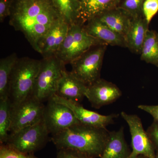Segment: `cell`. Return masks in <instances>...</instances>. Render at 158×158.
Listing matches in <instances>:
<instances>
[{
  "label": "cell",
  "instance_id": "10",
  "mask_svg": "<svg viewBox=\"0 0 158 158\" xmlns=\"http://www.w3.org/2000/svg\"><path fill=\"white\" fill-rule=\"evenodd\" d=\"M121 115L128 125L131 137L132 151L128 158H135L139 155L154 158L156 150L144 131L141 118L138 115L124 112H121Z\"/></svg>",
  "mask_w": 158,
  "mask_h": 158
},
{
  "label": "cell",
  "instance_id": "20",
  "mask_svg": "<svg viewBox=\"0 0 158 158\" xmlns=\"http://www.w3.org/2000/svg\"><path fill=\"white\" fill-rule=\"evenodd\" d=\"M59 16L69 26L81 23L79 0H52Z\"/></svg>",
  "mask_w": 158,
  "mask_h": 158
},
{
  "label": "cell",
  "instance_id": "23",
  "mask_svg": "<svg viewBox=\"0 0 158 158\" xmlns=\"http://www.w3.org/2000/svg\"><path fill=\"white\" fill-rule=\"evenodd\" d=\"M11 102L9 98L0 100V142L5 144L8 141L11 125Z\"/></svg>",
  "mask_w": 158,
  "mask_h": 158
},
{
  "label": "cell",
  "instance_id": "19",
  "mask_svg": "<svg viewBox=\"0 0 158 158\" xmlns=\"http://www.w3.org/2000/svg\"><path fill=\"white\" fill-rule=\"evenodd\" d=\"M123 127L110 132L104 149L100 158H128L131 152L125 140Z\"/></svg>",
  "mask_w": 158,
  "mask_h": 158
},
{
  "label": "cell",
  "instance_id": "31",
  "mask_svg": "<svg viewBox=\"0 0 158 158\" xmlns=\"http://www.w3.org/2000/svg\"><path fill=\"white\" fill-rule=\"evenodd\" d=\"M135 158H148L147 157L145 156H144L139 155V156H137V157H136Z\"/></svg>",
  "mask_w": 158,
  "mask_h": 158
},
{
  "label": "cell",
  "instance_id": "3",
  "mask_svg": "<svg viewBox=\"0 0 158 158\" xmlns=\"http://www.w3.org/2000/svg\"><path fill=\"white\" fill-rule=\"evenodd\" d=\"M41 60L23 57L18 59L12 71L9 98L11 107L32 95Z\"/></svg>",
  "mask_w": 158,
  "mask_h": 158
},
{
  "label": "cell",
  "instance_id": "2",
  "mask_svg": "<svg viewBox=\"0 0 158 158\" xmlns=\"http://www.w3.org/2000/svg\"><path fill=\"white\" fill-rule=\"evenodd\" d=\"M109 133L106 128L79 123L52 135L51 140L58 150H70L91 158H100Z\"/></svg>",
  "mask_w": 158,
  "mask_h": 158
},
{
  "label": "cell",
  "instance_id": "8",
  "mask_svg": "<svg viewBox=\"0 0 158 158\" xmlns=\"http://www.w3.org/2000/svg\"><path fill=\"white\" fill-rule=\"evenodd\" d=\"M44 108L43 102L32 96L11 107L10 134L42 121Z\"/></svg>",
  "mask_w": 158,
  "mask_h": 158
},
{
  "label": "cell",
  "instance_id": "9",
  "mask_svg": "<svg viewBox=\"0 0 158 158\" xmlns=\"http://www.w3.org/2000/svg\"><path fill=\"white\" fill-rule=\"evenodd\" d=\"M43 120L52 135L81 123L69 108L55 101L52 98L45 106Z\"/></svg>",
  "mask_w": 158,
  "mask_h": 158
},
{
  "label": "cell",
  "instance_id": "27",
  "mask_svg": "<svg viewBox=\"0 0 158 158\" xmlns=\"http://www.w3.org/2000/svg\"><path fill=\"white\" fill-rule=\"evenodd\" d=\"M147 134L155 149L158 151V121L154 120L152 124L148 127Z\"/></svg>",
  "mask_w": 158,
  "mask_h": 158
},
{
  "label": "cell",
  "instance_id": "18",
  "mask_svg": "<svg viewBox=\"0 0 158 158\" xmlns=\"http://www.w3.org/2000/svg\"><path fill=\"white\" fill-rule=\"evenodd\" d=\"M121 0H79L80 20L85 24L106 11L118 7Z\"/></svg>",
  "mask_w": 158,
  "mask_h": 158
},
{
  "label": "cell",
  "instance_id": "22",
  "mask_svg": "<svg viewBox=\"0 0 158 158\" xmlns=\"http://www.w3.org/2000/svg\"><path fill=\"white\" fill-rule=\"evenodd\" d=\"M141 59L158 67V33L153 30L147 31L141 50Z\"/></svg>",
  "mask_w": 158,
  "mask_h": 158
},
{
  "label": "cell",
  "instance_id": "6",
  "mask_svg": "<svg viewBox=\"0 0 158 158\" xmlns=\"http://www.w3.org/2000/svg\"><path fill=\"white\" fill-rule=\"evenodd\" d=\"M49 134L42 120L9 134L5 144L20 152L34 154L45 145L48 141Z\"/></svg>",
  "mask_w": 158,
  "mask_h": 158
},
{
  "label": "cell",
  "instance_id": "5",
  "mask_svg": "<svg viewBox=\"0 0 158 158\" xmlns=\"http://www.w3.org/2000/svg\"><path fill=\"white\" fill-rule=\"evenodd\" d=\"M64 69L65 64L56 56L43 58L32 96L42 102L52 98Z\"/></svg>",
  "mask_w": 158,
  "mask_h": 158
},
{
  "label": "cell",
  "instance_id": "13",
  "mask_svg": "<svg viewBox=\"0 0 158 158\" xmlns=\"http://www.w3.org/2000/svg\"><path fill=\"white\" fill-rule=\"evenodd\" d=\"M69 27L68 24L61 19L46 34L39 44L38 53L43 58L56 56L66 37Z\"/></svg>",
  "mask_w": 158,
  "mask_h": 158
},
{
  "label": "cell",
  "instance_id": "29",
  "mask_svg": "<svg viewBox=\"0 0 158 158\" xmlns=\"http://www.w3.org/2000/svg\"><path fill=\"white\" fill-rule=\"evenodd\" d=\"M57 158H93L81 153L67 149L59 150Z\"/></svg>",
  "mask_w": 158,
  "mask_h": 158
},
{
  "label": "cell",
  "instance_id": "21",
  "mask_svg": "<svg viewBox=\"0 0 158 158\" xmlns=\"http://www.w3.org/2000/svg\"><path fill=\"white\" fill-rule=\"evenodd\" d=\"M18 59L13 53L0 60V100L9 98L11 74Z\"/></svg>",
  "mask_w": 158,
  "mask_h": 158
},
{
  "label": "cell",
  "instance_id": "30",
  "mask_svg": "<svg viewBox=\"0 0 158 158\" xmlns=\"http://www.w3.org/2000/svg\"><path fill=\"white\" fill-rule=\"evenodd\" d=\"M138 109L149 113L154 118V120L158 121V105L150 106V105H140L138 106Z\"/></svg>",
  "mask_w": 158,
  "mask_h": 158
},
{
  "label": "cell",
  "instance_id": "11",
  "mask_svg": "<svg viewBox=\"0 0 158 158\" xmlns=\"http://www.w3.org/2000/svg\"><path fill=\"white\" fill-rule=\"evenodd\" d=\"M52 98L57 102L68 107L73 112L77 120L82 124L86 125L106 128L107 126L113 123L114 119L118 116L116 114L101 115L85 109L79 102L62 98L56 94Z\"/></svg>",
  "mask_w": 158,
  "mask_h": 158
},
{
  "label": "cell",
  "instance_id": "16",
  "mask_svg": "<svg viewBox=\"0 0 158 158\" xmlns=\"http://www.w3.org/2000/svg\"><path fill=\"white\" fill-rule=\"evenodd\" d=\"M95 18L124 39L133 19L126 11L118 7L106 11Z\"/></svg>",
  "mask_w": 158,
  "mask_h": 158
},
{
  "label": "cell",
  "instance_id": "24",
  "mask_svg": "<svg viewBox=\"0 0 158 158\" xmlns=\"http://www.w3.org/2000/svg\"><path fill=\"white\" fill-rule=\"evenodd\" d=\"M144 0H121L118 7L126 11L133 18L143 15L142 8Z\"/></svg>",
  "mask_w": 158,
  "mask_h": 158
},
{
  "label": "cell",
  "instance_id": "17",
  "mask_svg": "<svg viewBox=\"0 0 158 158\" xmlns=\"http://www.w3.org/2000/svg\"><path fill=\"white\" fill-rule=\"evenodd\" d=\"M149 24L143 15L133 18L126 36V48L132 52L141 54Z\"/></svg>",
  "mask_w": 158,
  "mask_h": 158
},
{
  "label": "cell",
  "instance_id": "26",
  "mask_svg": "<svg viewBox=\"0 0 158 158\" xmlns=\"http://www.w3.org/2000/svg\"><path fill=\"white\" fill-rule=\"evenodd\" d=\"M158 11V0H144L142 8L143 16L150 24Z\"/></svg>",
  "mask_w": 158,
  "mask_h": 158
},
{
  "label": "cell",
  "instance_id": "12",
  "mask_svg": "<svg viewBox=\"0 0 158 158\" xmlns=\"http://www.w3.org/2000/svg\"><path fill=\"white\" fill-rule=\"evenodd\" d=\"M121 95V90L116 85L100 78L88 86L86 98L93 107L98 109L114 102Z\"/></svg>",
  "mask_w": 158,
  "mask_h": 158
},
{
  "label": "cell",
  "instance_id": "28",
  "mask_svg": "<svg viewBox=\"0 0 158 158\" xmlns=\"http://www.w3.org/2000/svg\"><path fill=\"white\" fill-rule=\"evenodd\" d=\"M13 0H0V22L2 23L10 16Z\"/></svg>",
  "mask_w": 158,
  "mask_h": 158
},
{
  "label": "cell",
  "instance_id": "15",
  "mask_svg": "<svg viewBox=\"0 0 158 158\" xmlns=\"http://www.w3.org/2000/svg\"><path fill=\"white\" fill-rule=\"evenodd\" d=\"M84 27L89 36L106 45L126 48L124 38L97 18H94L85 23Z\"/></svg>",
  "mask_w": 158,
  "mask_h": 158
},
{
  "label": "cell",
  "instance_id": "7",
  "mask_svg": "<svg viewBox=\"0 0 158 158\" xmlns=\"http://www.w3.org/2000/svg\"><path fill=\"white\" fill-rule=\"evenodd\" d=\"M107 46L99 45L94 47L71 63L72 73L88 87L100 78Z\"/></svg>",
  "mask_w": 158,
  "mask_h": 158
},
{
  "label": "cell",
  "instance_id": "4",
  "mask_svg": "<svg viewBox=\"0 0 158 158\" xmlns=\"http://www.w3.org/2000/svg\"><path fill=\"white\" fill-rule=\"evenodd\" d=\"M84 24L79 23L69 26L66 37L56 54L65 65L71 64L94 47L106 45L89 36L84 28Z\"/></svg>",
  "mask_w": 158,
  "mask_h": 158
},
{
  "label": "cell",
  "instance_id": "1",
  "mask_svg": "<svg viewBox=\"0 0 158 158\" xmlns=\"http://www.w3.org/2000/svg\"><path fill=\"white\" fill-rule=\"evenodd\" d=\"M9 17L10 25L22 32L37 52L41 40L62 19L52 0H13Z\"/></svg>",
  "mask_w": 158,
  "mask_h": 158
},
{
  "label": "cell",
  "instance_id": "14",
  "mask_svg": "<svg viewBox=\"0 0 158 158\" xmlns=\"http://www.w3.org/2000/svg\"><path fill=\"white\" fill-rule=\"evenodd\" d=\"M88 87L72 73L65 69L59 80L56 95L69 100L77 102L87 96Z\"/></svg>",
  "mask_w": 158,
  "mask_h": 158
},
{
  "label": "cell",
  "instance_id": "25",
  "mask_svg": "<svg viewBox=\"0 0 158 158\" xmlns=\"http://www.w3.org/2000/svg\"><path fill=\"white\" fill-rule=\"evenodd\" d=\"M0 158H37L33 153H23L5 144H1Z\"/></svg>",
  "mask_w": 158,
  "mask_h": 158
},
{
  "label": "cell",
  "instance_id": "32",
  "mask_svg": "<svg viewBox=\"0 0 158 158\" xmlns=\"http://www.w3.org/2000/svg\"><path fill=\"white\" fill-rule=\"evenodd\" d=\"M154 158H158V151H157L156 153L155 157Z\"/></svg>",
  "mask_w": 158,
  "mask_h": 158
}]
</instances>
